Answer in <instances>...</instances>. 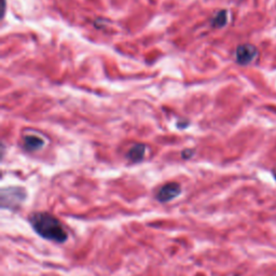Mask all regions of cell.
Segmentation results:
<instances>
[{
	"mask_svg": "<svg viewBox=\"0 0 276 276\" xmlns=\"http://www.w3.org/2000/svg\"><path fill=\"white\" fill-rule=\"evenodd\" d=\"M192 154H193V150H184L183 152V158L189 159V158H191Z\"/></svg>",
	"mask_w": 276,
	"mask_h": 276,
	"instance_id": "obj_8",
	"label": "cell"
},
{
	"mask_svg": "<svg viewBox=\"0 0 276 276\" xmlns=\"http://www.w3.org/2000/svg\"><path fill=\"white\" fill-rule=\"evenodd\" d=\"M180 193H182V187L178 183H169L159 189L155 199L161 203H166L173 201L174 199L180 196Z\"/></svg>",
	"mask_w": 276,
	"mask_h": 276,
	"instance_id": "obj_4",
	"label": "cell"
},
{
	"mask_svg": "<svg viewBox=\"0 0 276 276\" xmlns=\"http://www.w3.org/2000/svg\"><path fill=\"white\" fill-rule=\"evenodd\" d=\"M257 55H258V50L254 45L244 44L236 47L235 59L237 63L242 66L250 64L257 58Z\"/></svg>",
	"mask_w": 276,
	"mask_h": 276,
	"instance_id": "obj_3",
	"label": "cell"
},
{
	"mask_svg": "<svg viewBox=\"0 0 276 276\" xmlns=\"http://www.w3.org/2000/svg\"><path fill=\"white\" fill-rule=\"evenodd\" d=\"M228 12L226 10L219 11L212 20V25L215 28H222L227 24Z\"/></svg>",
	"mask_w": 276,
	"mask_h": 276,
	"instance_id": "obj_7",
	"label": "cell"
},
{
	"mask_svg": "<svg viewBox=\"0 0 276 276\" xmlns=\"http://www.w3.org/2000/svg\"><path fill=\"white\" fill-rule=\"evenodd\" d=\"M30 222L38 235L46 241L64 243L68 239V234L63 225L55 216L46 212L31 213Z\"/></svg>",
	"mask_w": 276,
	"mask_h": 276,
	"instance_id": "obj_1",
	"label": "cell"
},
{
	"mask_svg": "<svg viewBox=\"0 0 276 276\" xmlns=\"http://www.w3.org/2000/svg\"><path fill=\"white\" fill-rule=\"evenodd\" d=\"M26 191L20 187H9L1 189V207L3 209H15L25 201Z\"/></svg>",
	"mask_w": 276,
	"mask_h": 276,
	"instance_id": "obj_2",
	"label": "cell"
},
{
	"mask_svg": "<svg viewBox=\"0 0 276 276\" xmlns=\"http://www.w3.org/2000/svg\"><path fill=\"white\" fill-rule=\"evenodd\" d=\"M274 176H275V179H276V170H275V173H274Z\"/></svg>",
	"mask_w": 276,
	"mask_h": 276,
	"instance_id": "obj_9",
	"label": "cell"
},
{
	"mask_svg": "<svg viewBox=\"0 0 276 276\" xmlns=\"http://www.w3.org/2000/svg\"><path fill=\"white\" fill-rule=\"evenodd\" d=\"M44 145H45L44 139H41V138L38 136L28 135L26 137H24V148H25L27 151H37L41 149Z\"/></svg>",
	"mask_w": 276,
	"mask_h": 276,
	"instance_id": "obj_6",
	"label": "cell"
},
{
	"mask_svg": "<svg viewBox=\"0 0 276 276\" xmlns=\"http://www.w3.org/2000/svg\"><path fill=\"white\" fill-rule=\"evenodd\" d=\"M146 152V146L144 144H137L132 147L126 153V158L133 163H137L140 162L145 156Z\"/></svg>",
	"mask_w": 276,
	"mask_h": 276,
	"instance_id": "obj_5",
	"label": "cell"
}]
</instances>
